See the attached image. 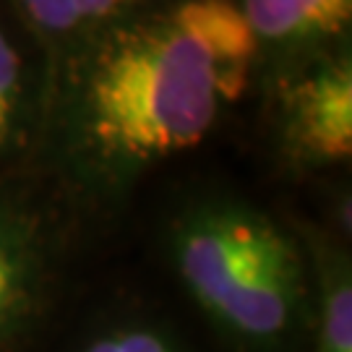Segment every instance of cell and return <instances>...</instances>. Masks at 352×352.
I'll return each mask as SVG.
<instances>
[{
    "label": "cell",
    "instance_id": "277c9868",
    "mask_svg": "<svg viewBox=\"0 0 352 352\" xmlns=\"http://www.w3.org/2000/svg\"><path fill=\"white\" fill-rule=\"evenodd\" d=\"M256 39L340 34L352 16L347 0H251L238 6Z\"/></svg>",
    "mask_w": 352,
    "mask_h": 352
},
{
    "label": "cell",
    "instance_id": "3957f363",
    "mask_svg": "<svg viewBox=\"0 0 352 352\" xmlns=\"http://www.w3.org/2000/svg\"><path fill=\"white\" fill-rule=\"evenodd\" d=\"M289 133L308 157L342 162L352 154V74L347 63L327 65L292 91Z\"/></svg>",
    "mask_w": 352,
    "mask_h": 352
},
{
    "label": "cell",
    "instance_id": "9c48e42d",
    "mask_svg": "<svg viewBox=\"0 0 352 352\" xmlns=\"http://www.w3.org/2000/svg\"><path fill=\"white\" fill-rule=\"evenodd\" d=\"M84 352H175L170 342L149 329H120L94 340Z\"/></svg>",
    "mask_w": 352,
    "mask_h": 352
},
{
    "label": "cell",
    "instance_id": "52a82bcc",
    "mask_svg": "<svg viewBox=\"0 0 352 352\" xmlns=\"http://www.w3.org/2000/svg\"><path fill=\"white\" fill-rule=\"evenodd\" d=\"M24 266L8 238L0 232V334L19 318L26 300Z\"/></svg>",
    "mask_w": 352,
    "mask_h": 352
},
{
    "label": "cell",
    "instance_id": "6da1fadb",
    "mask_svg": "<svg viewBox=\"0 0 352 352\" xmlns=\"http://www.w3.org/2000/svg\"><path fill=\"white\" fill-rule=\"evenodd\" d=\"M256 47L240 8L222 0L183 3L118 32L84 87L87 136L123 162L199 146L243 94Z\"/></svg>",
    "mask_w": 352,
    "mask_h": 352
},
{
    "label": "cell",
    "instance_id": "5b68a950",
    "mask_svg": "<svg viewBox=\"0 0 352 352\" xmlns=\"http://www.w3.org/2000/svg\"><path fill=\"white\" fill-rule=\"evenodd\" d=\"M118 3L110 0H32L26 3V16L50 32H71L78 26L97 24L118 13Z\"/></svg>",
    "mask_w": 352,
    "mask_h": 352
},
{
    "label": "cell",
    "instance_id": "7a4b0ae2",
    "mask_svg": "<svg viewBox=\"0 0 352 352\" xmlns=\"http://www.w3.org/2000/svg\"><path fill=\"white\" fill-rule=\"evenodd\" d=\"M177 269L193 298L245 340L285 334L300 302V258L258 214L214 209L177 235Z\"/></svg>",
    "mask_w": 352,
    "mask_h": 352
},
{
    "label": "cell",
    "instance_id": "8992f818",
    "mask_svg": "<svg viewBox=\"0 0 352 352\" xmlns=\"http://www.w3.org/2000/svg\"><path fill=\"white\" fill-rule=\"evenodd\" d=\"M321 352H352V289L347 277L337 279L327 295Z\"/></svg>",
    "mask_w": 352,
    "mask_h": 352
},
{
    "label": "cell",
    "instance_id": "ba28073f",
    "mask_svg": "<svg viewBox=\"0 0 352 352\" xmlns=\"http://www.w3.org/2000/svg\"><path fill=\"white\" fill-rule=\"evenodd\" d=\"M21 87V60L6 34L0 32V141L8 136Z\"/></svg>",
    "mask_w": 352,
    "mask_h": 352
}]
</instances>
